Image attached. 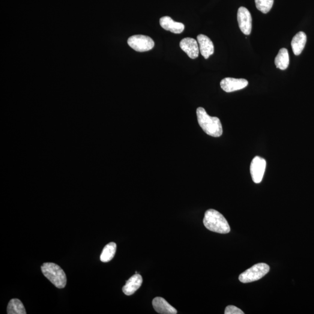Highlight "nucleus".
<instances>
[{
    "label": "nucleus",
    "mask_w": 314,
    "mask_h": 314,
    "mask_svg": "<svg viewBox=\"0 0 314 314\" xmlns=\"http://www.w3.org/2000/svg\"><path fill=\"white\" fill-rule=\"evenodd\" d=\"M161 27L166 31H168L175 34H180L185 29L184 24L176 22L171 18L167 16L161 18L160 19Z\"/></svg>",
    "instance_id": "obj_11"
},
{
    "label": "nucleus",
    "mask_w": 314,
    "mask_h": 314,
    "mask_svg": "<svg viewBox=\"0 0 314 314\" xmlns=\"http://www.w3.org/2000/svg\"><path fill=\"white\" fill-rule=\"evenodd\" d=\"M41 269L44 276L56 288H65L67 284V277L64 270L59 265L55 263L46 262L41 266Z\"/></svg>",
    "instance_id": "obj_3"
},
{
    "label": "nucleus",
    "mask_w": 314,
    "mask_h": 314,
    "mask_svg": "<svg viewBox=\"0 0 314 314\" xmlns=\"http://www.w3.org/2000/svg\"><path fill=\"white\" fill-rule=\"evenodd\" d=\"M196 113L200 127L206 134L214 137L222 135V126L219 118L209 116L203 107H199Z\"/></svg>",
    "instance_id": "obj_1"
},
{
    "label": "nucleus",
    "mask_w": 314,
    "mask_h": 314,
    "mask_svg": "<svg viewBox=\"0 0 314 314\" xmlns=\"http://www.w3.org/2000/svg\"><path fill=\"white\" fill-rule=\"evenodd\" d=\"M307 42V35L303 32H298L292 41V48L295 55H299L303 52Z\"/></svg>",
    "instance_id": "obj_14"
},
{
    "label": "nucleus",
    "mask_w": 314,
    "mask_h": 314,
    "mask_svg": "<svg viewBox=\"0 0 314 314\" xmlns=\"http://www.w3.org/2000/svg\"><path fill=\"white\" fill-rule=\"evenodd\" d=\"M201 55L205 59H208L214 53V44L210 38L204 35H199L197 37Z\"/></svg>",
    "instance_id": "obj_10"
},
{
    "label": "nucleus",
    "mask_w": 314,
    "mask_h": 314,
    "mask_svg": "<svg viewBox=\"0 0 314 314\" xmlns=\"http://www.w3.org/2000/svg\"><path fill=\"white\" fill-rule=\"evenodd\" d=\"M225 314H243L244 313L242 312L239 308L233 306H229L226 307L225 311Z\"/></svg>",
    "instance_id": "obj_19"
},
{
    "label": "nucleus",
    "mask_w": 314,
    "mask_h": 314,
    "mask_svg": "<svg viewBox=\"0 0 314 314\" xmlns=\"http://www.w3.org/2000/svg\"><path fill=\"white\" fill-rule=\"evenodd\" d=\"M270 270V268L267 264L265 263H259L241 274L239 279L243 283L253 282L261 279L268 273Z\"/></svg>",
    "instance_id": "obj_4"
},
{
    "label": "nucleus",
    "mask_w": 314,
    "mask_h": 314,
    "mask_svg": "<svg viewBox=\"0 0 314 314\" xmlns=\"http://www.w3.org/2000/svg\"><path fill=\"white\" fill-rule=\"evenodd\" d=\"M266 161L259 156L254 157L250 165V173L254 183H261L266 169Z\"/></svg>",
    "instance_id": "obj_6"
},
{
    "label": "nucleus",
    "mask_w": 314,
    "mask_h": 314,
    "mask_svg": "<svg viewBox=\"0 0 314 314\" xmlns=\"http://www.w3.org/2000/svg\"><path fill=\"white\" fill-rule=\"evenodd\" d=\"M238 21L241 31L244 35H249L252 29V18L246 8L241 7L239 8Z\"/></svg>",
    "instance_id": "obj_7"
},
{
    "label": "nucleus",
    "mask_w": 314,
    "mask_h": 314,
    "mask_svg": "<svg viewBox=\"0 0 314 314\" xmlns=\"http://www.w3.org/2000/svg\"><path fill=\"white\" fill-rule=\"evenodd\" d=\"M142 283L143 278L141 275L136 274L127 281L122 291L126 295H132L140 288Z\"/></svg>",
    "instance_id": "obj_12"
},
{
    "label": "nucleus",
    "mask_w": 314,
    "mask_h": 314,
    "mask_svg": "<svg viewBox=\"0 0 314 314\" xmlns=\"http://www.w3.org/2000/svg\"><path fill=\"white\" fill-rule=\"evenodd\" d=\"M203 223L205 228L212 232L226 234L230 231L225 218L214 209H209L205 212Z\"/></svg>",
    "instance_id": "obj_2"
},
{
    "label": "nucleus",
    "mask_w": 314,
    "mask_h": 314,
    "mask_svg": "<svg viewBox=\"0 0 314 314\" xmlns=\"http://www.w3.org/2000/svg\"><path fill=\"white\" fill-rule=\"evenodd\" d=\"M274 2V0H255L257 8L264 14L271 11Z\"/></svg>",
    "instance_id": "obj_18"
},
{
    "label": "nucleus",
    "mask_w": 314,
    "mask_h": 314,
    "mask_svg": "<svg viewBox=\"0 0 314 314\" xmlns=\"http://www.w3.org/2000/svg\"><path fill=\"white\" fill-rule=\"evenodd\" d=\"M249 82L246 79L226 77L221 80L220 85L223 91L227 92H230L240 91V90L246 88Z\"/></svg>",
    "instance_id": "obj_8"
},
{
    "label": "nucleus",
    "mask_w": 314,
    "mask_h": 314,
    "mask_svg": "<svg viewBox=\"0 0 314 314\" xmlns=\"http://www.w3.org/2000/svg\"><path fill=\"white\" fill-rule=\"evenodd\" d=\"M128 43L131 49L138 52L151 50L154 47V41L145 35H134L128 38Z\"/></svg>",
    "instance_id": "obj_5"
},
{
    "label": "nucleus",
    "mask_w": 314,
    "mask_h": 314,
    "mask_svg": "<svg viewBox=\"0 0 314 314\" xmlns=\"http://www.w3.org/2000/svg\"><path fill=\"white\" fill-rule=\"evenodd\" d=\"M181 49L187 54L191 59H196L199 55L198 42L193 38L187 37L180 42Z\"/></svg>",
    "instance_id": "obj_9"
},
{
    "label": "nucleus",
    "mask_w": 314,
    "mask_h": 314,
    "mask_svg": "<svg viewBox=\"0 0 314 314\" xmlns=\"http://www.w3.org/2000/svg\"><path fill=\"white\" fill-rule=\"evenodd\" d=\"M116 250V244L113 242L104 247L100 256V260L103 262H109L114 257Z\"/></svg>",
    "instance_id": "obj_17"
},
{
    "label": "nucleus",
    "mask_w": 314,
    "mask_h": 314,
    "mask_svg": "<svg viewBox=\"0 0 314 314\" xmlns=\"http://www.w3.org/2000/svg\"><path fill=\"white\" fill-rule=\"evenodd\" d=\"M152 306L158 313L161 314H176L177 310L174 307L170 306L165 299L157 297L152 300Z\"/></svg>",
    "instance_id": "obj_13"
},
{
    "label": "nucleus",
    "mask_w": 314,
    "mask_h": 314,
    "mask_svg": "<svg viewBox=\"0 0 314 314\" xmlns=\"http://www.w3.org/2000/svg\"><path fill=\"white\" fill-rule=\"evenodd\" d=\"M8 314H26L25 307L19 299L13 298L9 302L7 307Z\"/></svg>",
    "instance_id": "obj_16"
},
{
    "label": "nucleus",
    "mask_w": 314,
    "mask_h": 314,
    "mask_svg": "<svg viewBox=\"0 0 314 314\" xmlns=\"http://www.w3.org/2000/svg\"><path fill=\"white\" fill-rule=\"evenodd\" d=\"M275 64L277 68L281 70H285L289 65V55L288 50L282 48L279 50L276 58L275 59Z\"/></svg>",
    "instance_id": "obj_15"
}]
</instances>
